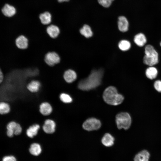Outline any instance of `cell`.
<instances>
[{"label":"cell","mask_w":161,"mask_h":161,"mask_svg":"<svg viewBox=\"0 0 161 161\" xmlns=\"http://www.w3.org/2000/svg\"><path fill=\"white\" fill-rule=\"evenodd\" d=\"M143 62L149 66H153L158 62V54L154 47L151 45H147L145 48Z\"/></svg>","instance_id":"3"},{"label":"cell","mask_w":161,"mask_h":161,"mask_svg":"<svg viewBox=\"0 0 161 161\" xmlns=\"http://www.w3.org/2000/svg\"><path fill=\"white\" fill-rule=\"evenodd\" d=\"M61 100L65 103H69L72 101V99L70 96L68 94L63 93H61L59 96Z\"/></svg>","instance_id":"26"},{"label":"cell","mask_w":161,"mask_h":161,"mask_svg":"<svg viewBox=\"0 0 161 161\" xmlns=\"http://www.w3.org/2000/svg\"><path fill=\"white\" fill-rule=\"evenodd\" d=\"M134 41L137 46L142 47L146 43L147 39L145 35L143 33H140L134 36Z\"/></svg>","instance_id":"16"},{"label":"cell","mask_w":161,"mask_h":161,"mask_svg":"<svg viewBox=\"0 0 161 161\" xmlns=\"http://www.w3.org/2000/svg\"><path fill=\"white\" fill-rule=\"evenodd\" d=\"M116 122L119 129H123L126 130L130 127L131 120L130 115L127 112H121L116 117Z\"/></svg>","instance_id":"4"},{"label":"cell","mask_w":161,"mask_h":161,"mask_svg":"<svg viewBox=\"0 0 161 161\" xmlns=\"http://www.w3.org/2000/svg\"><path fill=\"white\" fill-rule=\"evenodd\" d=\"M145 75L148 79L152 80L156 78L158 74L157 69L153 66H149L146 70Z\"/></svg>","instance_id":"18"},{"label":"cell","mask_w":161,"mask_h":161,"mask_svg":"<svg viewBox=\"0 0 161 161\" xmlns=\"http://www.w3.org/2000/svg\"><path fill=\"white\" fill-rule=\"evenodd\" d=\"M80 34L86 38H89L93 35L91 27L88 25L85 24L80 30Z\"/></svg>","instance_id":"23"},{"label":"cell","mask_w":161,"mask_h":161,"mask_svg":"<svg viewBox=\"0 0 161 161\" xmlns=\"http://www.w3.org/2000/svg\"><path fill=\"white\" fill-rule=\"evenodd\" d=\"M29 151L31 154L34 156H38L41 151V148L39 144L36 143H32L30 145Z\"/></svg>","instance_id":"22"},{"label":"cell","mask_w":161,"mask_h":161,"mask_svg":"<svg viewBox=\"0 0 161 161\" xmlns=\"http://www.w3.org/2000/svg\"><path fill=\"white\" fill-rule=\"evenodd\" d=\"M41 86V83L39 81L33 80L30 81L28 83L27 88L31 93H36L39 91Z\"/></svg>","instance_id":"10"},{"label":"cell","mask_w":161,"mask_h":161,"mask_svg":"<svg viewBox=\"0 0 161 161\" xmlns=\"http://www.w3.org/2000/svg\"><path fill=\"white\" fill-rule=\"evenodd\" d=\"M77 78V74L73 70L71 69L66 70L64 72L63 78L66 82L70 83L74 81Z\"/></svg>","instance_id":"12"},{"label":"cell","mask_w":161,"mask_h":161,"mask_svg":"<svg viewBox=\"0 0 161 161\" xmlns=\"http://www.w3.org/2000/svg\"><path fill=\"white\" fill-rule=\"evenodd\" d=\"M17 123L14 121L9 122L6 126V134L9 137H13L14 135V131Z\"/></svg>","instance_id":"21"},{"label":"cell","mask_w":161,"mask_h":161,"mask_svg":"<svg viewBox=\"0 0 161 161\" xmlns=\"http://www.w3.org/2000/svg\"><path fill=\"white\" fill-rule=\"evenodd\" d=\"M103 74L102 69L93 70L86 78L80 80L78 86L81 90L87 91L96 88L101 83Z\"/></svg>","instance_id":"1"},{"label":"cell","mask_w":161,"mask_h":161,"mask_svg":"<svg viewBox=\"0 0 161 161\" xmlns=\"http://www.w3.org/2000/svg\"><path fill=\"white\" fill-rule=\"evenodd\" d=\"M99 3L102 6L108 7L111 5L114 0H97Z\"/></svg>","instance_id":"27"},{"label":"cell","mask_w":161,"mask_h":161,"mask_svg":"<svg viewBox=\"0 0 161 161\" xmlns=\"http://www.w3.org/2000/svg\"><path fill=\"white\" fill-rule=\"evenodd\" d=\"M4 75L2 71L0 70V83H1L4 80Z\"/></svg>","instance_id":"31"},{"label":"cell","mask_w":161,"mask_h":161,"mask_svg":"<svg viewBox=\"0 0 161 161\" xmlns=\"http://www.w3.org/2000/svg\"><path fill=\"white\" fill-rule=\"evenodd\" d=\"M69 0H58V1L59 2H61L64 1H67Z\"/></svg>","instance_id":"32"},{"label":"cell","mask_w":161,"mask_h":161,"mask_svg":"<svg viewBox=\"0 0 161 161\" xmlns=\"http://www.w3.org/2000/svg\"><path fill=\"white\" fill-rule=\"evenodd\" d=\"M150 157L149 152L146 150H143L135 156L134 161H148Z\"/></svg>","instance_id":"17"},{"label":"cell","mask_w":161,"mask_h":161,"mask_svg":"<svg viewBox=\"0 0 161 161\" xmlns=\"http://www.w3.org/2000/svg\"><path fill=\"white\" fill-rule=\"evenodd\" d=\"M2 161H16V160L14 156H7L3 158Z\"/></svg>","instance_id":"30"},{"label":"cell","mask_w":161,"mask_h":161,"mask_svg":"<svg viewBox=\"0 0 161 161\" xmlns=\"http://www.w3.org/2000/svg\"><path fill=\"white\" fill-rule=\"evenodd\" d=\"M154 87L157 91L161 92V81L160 80H156L154 83Z\"/></svg>","instance_id":"28"},{"label":"cell","mask_w":161,"mask_h":161,"mask_svg":"<svg viewBox=\"0 0 161 161\" xmlns=\"http://www.w3.org/2000/svg\"><path fill=\"white\" fill-rule=\"evenodd\" d=\"M40 128V126L38 124H35L30 126L26 131L27 135L30 138H33L38 134Z\"/></svg>","instance_id":"14"},{"label":"cell","mask_w":161,"mask_h":161,"mask_svg":"<svg viewBox=\"0 0 161 161\" xmlns=\"http://www.w3.org/2000/svg\"><path fill=\"white\" fill-rule=\"evenodd\" d=\"M118 26L120 31L125 32L127 31L129 28V23L127 19L125 16H120L119 17Z\"/></svg>","instance_id":"13"},{"label":"cell","mask_w":161,"mask_h":161,"mask_svg":"<svg viewBox=\"0 0 161 161\" xmlns=\"http://www.w3.org/2000/svg\"><path fill=\"white\" fill-rule=\"evenodd\" d=\"M118 46L121 50L125 51L129 50L130 48L131 44L128 41L123 40L119 42Z\"/></svg>","instance_id":"24"},{"label":"cell","mask_w":161,"mask_h":161,"mask_svg":"<svg viewBox=\"0 0 161 161\" xmlns=\"http://www.w3.org/2000/svg\"><path fill=\"white\" fill-rule=\"evenodd\" d=\"M103 97L106 103L114 106L120 104L124 100L123 96L118 93L116 88L112 86L108 87L105 90Z\"/></svg>","instance_id":"2"},{"label":"cell","mask_w":161,"mask_h":161,"mask_svg":"<svg viewBox=\"0 0 161 161\" xmlns=\"http://www.w3.org/2000/svg\"><path fill=\"white\" fill-rule=\"evenodd\" d=\"M39 18L41 24L44 25L49 24L51 21V15L49 12H46L41 14Z\"/></svg>","instance_id":"20"},{"label":"cell","mask_w":161,"mask_h":161,"mask_svg":"<svg viewBox=\"0 0 161 161\" xmlns=\"http://www.w3.org/2000/svg\"><path fill=\"white\" fill-rule=\"evenodd\" d=\"M61 58L59 55L55 52H49L45 55L44 61L50 66H53L58 64Z\"/></svg>","instance_id":"6"},{"label":"cell","mask_w":161,"mask_h":161,"mask_svg":"<svg viewBox=\"0 0 161 161\" xmlns=\"http://www.w3.org/2000/svg\"><path fill=\"white\" fill-rule=\"evenodd\" d=\"M46 31L49 35L53 38H57L60 33L59 27L53 24L47 27Z\"/></svg>","instance_id":"9"},{"label":"cell","mask_w":161,"mask_h":161,"mask_svg":"<svg viewBox=\"0 0 161 161\" xmlns=\"http://www.w3.org/2000/svg\"><path fill=\"white\" fill-rule=\"evenodd\" d=\"M10 111V105L7 103L1 102L0 103V113L1 115L7 114Z\"/></svg>","instance_id":"25"},{"label":"cell","mask_w":161,"mask_h":161,"mask_svg":"<svg viewBox=\"0 0 161 161\" xmlns=\"http://www.w3.org/2000/svg\"><path fill=\"white\" fill-rule=\"evenodd\" d=\"M52 107L51 104L47 102L41 103L39 106V111L40 113L44 116L49 115L52 112Z\"/></svg>","instance_id":"8"},{"label":"cell","mask_w":161,"mask_h":161,"mask_svg":"<svg viewBox=\"0 0 161 161\" xmlns=\"http://www.w3.org/2000/svg\"><path fill=\"white\" fill-rule=\"evenodd\" d=\"M101 126L100 121L95 118H91L86 120L83 124V127L85 130L90 131L99 129Z\"/></svg>","instance_id":"5"},{"label":"cell","mask_w":161,"mask_h":161,"mask_svg":"<svg viewBox=\"0 0 161 161\" xmlns=\"http://www.w3.org/2000/svg\"><path fill=\"white\" fill-rule=\"evenodd\" d=\"M114 138L109 133H106L103 137L101 142L102 144L106 147L112 146L114 143Z\"/></svg>","instance_id":"19"},{"label":"cell","mask_w":161,"mask_h":161,"mask_svg":"<svg viewBox=\"0 0 161 161\" xmlns=\"http://www.w3.org/2000/svg\"><path fill=\"white\" fill-rule=\"evenodd\" d=\"M22 129L21 125L17 123L14 131V135H18L21 134L22 132Z\"/></svg>","instance_id":"29"},{"label":"cell","mask_w":161,"mask_h":161,"mask_svg":"<svg viewBox=\"0 0 161 161\" xmlns=\"http://www.w3.org/2000/svg\"><path fill=\"white\" fill-rule=\"evenodd\" d=\"M15 42L16 46L20 49H25L28 47V39L25 36L23 35L18 36L16 39Z\"/></svg>","instance_id":"11"},{"label":"cell","mask_w":161,"mask_h":161,"mask_svg":"<svg viewBox=\"0 0 161 161\" xmlns=\"http://www.w3.org/2000/svg\"><path fill=\"white\" fill-rule=\"evenodd\" d=\"M2 12L6 16L11 17L16 13L15 8L13 6L8 4H6L2 8Z\"/></svg>","instance_id":"15"},{"label":"cell","mask_w":161,"mask_h":161,"mask_svg":"<svg viewBox=\"0 0 161 161\" xmlns=\"http://www.w3.org/2000/svg\"><path fill=\"white\" fill-rule=\"evenodd\" d=\"M160 46H161V42H160Z\"/></svg>","instance_id":"33"},{"label":"cell","mask_w":161,"mask_h":161,"mask_svg":"<svg viewBox=\"0 0 161 161\" xmlns=\"http://www.w3.org/2000/svg\"><path fill=\"white\" fill-rule=\"evenodd\" d=\"M56 125L55 121L51 119H47L42 126L44 131L47 134H52L55 131Z\"/></svg>","instance_id":"7"}]
</instances>
